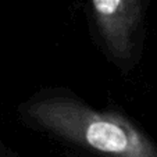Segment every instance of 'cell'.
Returning <instances> with one entry per match:
<instances>
[{
    "label": "cell",
    "mask_w": 157,
    "mask_h": 157,
    "mask_svg": "<svg viewBox=\"0 0 157 157\" xmlns=\"http://www.w3.org/2000/svg\"><path fill=\"white\" fill-rule=\"evenodd\" d=\"M25 114L43 129L109 157H157V147L127 118L74 99H40L28 104Z\"/></svg>",
    "instance_id": "cell-1"
},
{
    "label": "cell",
    "mask_w": 157,
    "mask_h": 157,
    "mask_svg": "<svg viewBox=\"0 0 157 157\" xmlns=\"http://www.w3.org/2000/svg\"><path fill=\"white\" fill-rule=\"evenodd\" d=\"M92 7L109 52L117 59H129L139 25L142 0H92Z\"/></svg>",
    "instance_id": "cell-2"
}]
</instances>
